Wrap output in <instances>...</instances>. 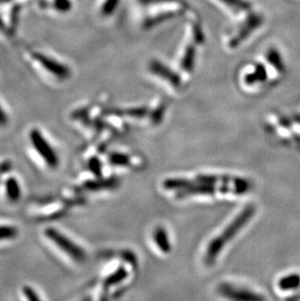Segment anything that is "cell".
Segmentation results:
<instances>
[{
    "label": "cell",
    "instance_id": "obj_20",
    "mask_svg": "<svg viewBox=\"0 0 300 301\" xmlns=\"http://www.w3.org/2000/svg\"><path fill=\"white\" fill-rule=\"evenodd\" d=\"M18 235V229L12 225H0V241L10 240Z\"/></svg>",
    "mask_w": 300,
    "mask_h": 301
},
{
    "label": "cell",
    "instance_id": "obj_6",
    "mask_svg": "<svg viewBox=\"0 0 300 301\" xmlns=\"http://www.w3.org/2000/svg\"><path fill=\"white\" fill-rule=\"evenodd\" d=\"M262 17L259 15H251L245 22V25L243 26V28L240 29L239 33L230 41L229 46L234 48L237 47L243 40H245V38L255 29L258 28L261 24H262Z\"/></svg>",
    "mask_w": 300,
    "mask_h": 301
},
{
    "label": "cell",
    "instance_id": "obj_17",
    "mask_svg": "<svg viewBox=\"0 0 300 301\" xmlns=\"http://www.w3.org/2000/svg\"><path fill=\"white\" fill-rule=\"evenodd\" d=\"M195 61V48L194 46L189 45L187 46L183 59L181 60V68L185 71H191L193 69Z\"/></svg>",
    "mask_w": 300,
    "mask_h": 301
},
{
    "label": "cell",
    "instance_id": "obj_7",
    "mask_svg": "<svg viewBox=\"0 0 300 301\" xmlns=\"http://www.w3.org/2000/svg\"><path fill=\"white\" fill-rule=\"evenodd\" d=\"M149 69L154 74L162 77L163 79L169 81L175 87H179L181 83V79L178 73L174 72L172 69H170L158 60H152L149 64Z\"/></svg>",
    "mask_w": 300,
    "mask_h": 301
},
{
    "label": "cell",
    "instance_id": "obj_16",
    "mask_svg": "<svg viewBox=\"0 0 300 301\" xmlns=\"http://www.w3.org/2000/svg\"><path fill=\"white\" fill-rule=\"evenodd\" d=\"M128 276V272L125 268L123 267H120L118 268L115 272L109 275V277L105 280V286L106 287H111V286H114L116 284H119L121 283L122 281H124L126 279V277Z\"/></svg>",
    "mask_w": 300,
    "mask_h": 301
},
{
    "label": "cell",
    "instance_id": "obj_29",
    "mask_svg": "<svg viewBox=\"0 0 300 301\" xmlns=\"http://www.w3.org/2000/svg\"><path fill=\"white\" fill-rule=\"evenodd\" d=\"M164 110H165V108L162 106V107L158 108L157 110L153 112L152 118H153V121H154V122L160 121V119H161V117H162V115H163Z\"/></svg>",
    "mask_w": 300,
    "mask_h": 301
},
{
    "label": "cell",
    "instance_id": "obj_4",
    "mask_svg": "<svg viewBox=\"0 0 300 301\" xmlns=\"http://www.w3.org/2000/svg\"><path fill=\"white\" fill-rule=\"evenodd\" d=\"M29 139L33 148L46 164L51 168H57L59 166V156L40 131L37 129H32L29 133Z\"/></svg>",
    "mask_w": 300,
    "mask_h": 301
},
{
    "label": "cell",
    "instance_id": "obj_25",
    "mask_svg": "<svg viewBox=\"0 0 300 301\" xmlns=\"http://www.w3.org/2000/svg\"><path fill=\"white\" fill-rule=\"evenodd\" d=\"M89 168L91 170V172L97 176V177H102V165L98 158L93 157L90 159L89 161Z\"/></svg>",
    "mask_w": 300,
    "mask_h": 301
},
{
    "label": "cell",
    "instance_id": "obj_13",
    "mask_svg": "<svg viewBox=\"0 0 300 301\" xmlns=\"http://www.w3.org/2000/svg\"><path fill=\"white\" fill-rule=\"evenodd\" d=\"M300 287V275L299 274H291L282 278L279 281V288L283 291H291L297 290Z\"/></svg>",
    "mask_w": 300,
    "mask_h": 301
},
{
    "label": "cell",
    "instance_id": "obj_26",
    "mask_svg": "<svg viewBox=\"0 0 300 301\" xmlns=\"http://www.w3.org/2000/svg\"><path fill=\"white\" fill-rule=\"evenodd\" d=\"M23 293H24V296L27 298L28 301H39V300H40L39 297L37 296L36 292H35L31 287H28V286L24 287Z\"/></svg>",
    "mask_w": 300,
    "mask_h": 301
},
{
    "label": "cell",
    "instance_id": "obj_10",
    "mask_svg": "<svg viewBox=\"0 0 300 301\" xmlns=\"http://www.w3.org/2000/svg\"><path fill=\"white\" fill-rule=\"evenodd\" d=\"M5 189L8 199L11 202H18L21 198V186L15 178H9L5 181Z\"/></svg>",
    "mask_w": 300,
    "mask_h": 301
},
{
    "label": "cell",
    "instance_id": "obj_3",
    "mask_svg": "<svg viewBox=\"0 0 300 301\" xmlns=\"http://www.w3.org/2000/svg\"><path fill=\"white\" fill-rule=\"evenodd\" d=\"M44 233L50 241H52L56 246L66 253L70 258L77 262H83L86 259V251L81 246L71 241L67 236L62 234L60 230L53 227H48L45 229Z\"/></svg>",
    "mask_w": 300,
    "mask_h": 301
},
{
    "label": "cell",
    "instance_id": "obj_21",
    "mask_svg": "<svg viewBox=\"0 0 300 301\" xmlns=\"http://www.w3.org/2000/svg\"><path fill=\"white\" fill-rule=\"evenodd\" d=\"M109 163L115 166H129L131 159L128 155L122 153H112L109 157Z\"/></svg>",
    "mask_w": 300,
    "mask_h": 301
},
{
    "label": "cell",
    "instance_id": "obj_19",
    "mask_svg": "<svg viewBox=\"0 0 300 301\" xmlns=\"http://www.w3.org/2000/svg\"><path fill=\"white\" fill-rule=\"evenodd\" d=\"M180 14L181 13H177V12H168V13H165V14H161L159 16H156V17H154L152 19L147 20L145 22V24H144V27L146 28H151L153 26H156V25L162 23V22L166 21V20H170L172 18H175V17H177V16H179Z\"/></svg>",
    "mask_w": 300,
    "mask_h": 301
},
{
    "label": "cell",
    "instance_id": "obj_27",
    "mask_svg": "<svg viewBox=\"0 0 300 301\" xmlns=\"http://www.w3.org/2000/svg\"><path fill=\"white\" fill-rule=\"evenodd\" d=\"M55 6L60 11H67L70 9L71 4L69 0H55Z\"/></svg>",
    "mask_w": 300,
    "mask_h": 301
},
{
    "label": "cell",
    "instance_id": "obj_2",
    "mask_svg": "<svg viewBox=\"0 0 300 301\" xmlns=\"http://www.w3.org/2000/svg\"><path fill=\"white\" fill-rule=\"evenodd\" d=\"M251 188L250 181L245 183H198L195 182L189 187L180 189L176 193L177 198H185L195 195H213L216 193H234L244 194Z\"/></svg>",
    "mask_w": 300,
    "mask_h": 301
},
{
    "label": "cell",
    "instance_id": "obj_22",
    "mask_svg": "<svg viewBox=\"0 0 300 301\" xmlns=\"http://www.w3.org/2000/svg\"><path fill=\"white\" fill-rule=\"evenodd\" d=\"M222 1L223 3H225L227 6L231 7L232 9L234 10H238V11H241V10H249L251 5L249 2L245 1V0H220Z\"/></svg>",
    "mask_w": 300,
    "mask_h": 301
},
{
    "label": "cell",
    "instance_id": "obj_30",
    "mask_svg": "<svg viewBox=\"0 0 300 301\" xmlns=\"http://www.w3.org/2000/svg\"><path fill=\"white\" fill-rule=\"evenodd\" d=\"M8 124V116L0 106V127H4Z\"/></svg>",
    "mask_w": 300,
    "mask_h": 301
},
{
    "label": "cell",
    "instance_id": "obj_15",
    "mask_svg": "<svg viewBox=\"0 0 300 301\" xmlns=\"http://www.w3.org/2000/svg\"><path fill=\"white\" fill-rule=\"evenodd\" d=\"M118 184V181L116 180H104V181H91L84 184L85 188L88 190H101V189H107V188H112L115 187Z\"/></svg>",
    "mask_w": 300,
    "mask_h": 301
},
{
    "label": "cell",
    "instance_id": "obj_14",
    "mask_svg": "<svg viewBox=\"0 0 300 301\" xmlns=\"http://www.w3.org/2000/svg\"><path fill=\"white\" fill-rule=\"evenodd\" d=\"M154 241L163 252H169L171 250V244L168 238V234L163 227H157L155 229Z\"/></svg>",
    "mask_w": 300,
    "mask_h": 301
},
{
    "label": "cell",
    "instance_id": "obj_31",
    "mask_svg": "<svg viewBox=\"0 0 300 301\" xmlns=\"http://www.w3.org/2000/svg\"><path fill=\"white\" fill-rule=\"evenodd\" d=\"M161 1H175V0H142V2L145 3H152V2H161Z\"/></svg>",
    "mask_w": 300,
    "mask_h": 301
},
{
    "label": "cell",
    "instance_id": "obj_11",
    "mask_svg": "<svg viewBox=\"0 0 300 301\" xmlns=\"http://www.w3.org/2000/svg\"><path fill=\"white\" fill-rule=\"evenodd\" d=\"M267 78V71L265 66L262 63H257L255 65L254 71L246 74L245 77V82L247 85H253L256 82L265 81Z\"/></svg>",
    "mask_w": 300,
    "mask_h": 301
},
{
    "label": "cell",
    "instance_id": "obj_24",
    "mask_svg": "<svg viewBox=\"0 0 300 301\" xmlns=\"http://www.w3.org/2000/svg\"><path fill=\"white\" fill-rule=\"evenodd\" d=\"M118 3H119V0H107L102 7L103 15H105V16L111 15L114 12V10L117 8Z\"/></svg>",
    "mask_w": 300,
    "mask_h": 301
},
{
    "label": "cell",
    "instance_id": "obj_8",
    "mask_svg": "<svg viewBox=\"0 0 300 301\" xmlns=\"http://www.w3.org/2000/svg\"><path fill=\"white\" fill-rule=\"evenodd\" d=\"M248 181L241 178H230L228 176H214V175H199L195 178V182L198 183H245Z\"/></svg>",
    "mask_w": 300,
    "mask_h": 301
},
{
    "label": "cell",
    "instance_id": "obj_5",
    "mask_svg": "<svg viewBox=\"0 0 300 301\" xmlns=\"http://www.w3.org/2000/svg\"><path fill=\"white\" fill-rule=\"evenodd\" d=\"M34 58L45 67V69H47L59 79H66L69 77L70 70L67 68V66L61 64L60 62L38 53L34 54Z\"/></svg>",
    "mask_w": 300,
    "mask_h": 301
},
{
    "label": "cell",
    "instance_id": "obj_1",
    "mask_svg": "<svg viewBox=\"0 0 300 301\" xmlns=\"http://www.w3.org/2000/svg\"><path fill=\"white\" fill-rule=\"evenodd\" d=\"M255 213V208L253 206H248L244 209L239 216L234 219L223 231L221 235L215 238L208 246L205 254V263L207 265H212L215 263L218 253L225 246V244L232 240V238L245 226L247 221L253 217Z\"/></svg>",
    "mask_w": 300,
    "mask_h": 301
},
{
    "label": "cell",
    "instance_id": "obj_28",
    "mask_svg": "<svg viewBox=\"0 0 300 301\" xmlns=\"http://www.w3.org/2000/svg\"><path fill=\"white\" fill-rule=\"evenodd\" d=\"M193 32H194V40L196 43H203L204 42V34L201 30L200 27H197L195 26L194 29H193Z\"/></svg>",
    "mask_w": 300,
    "mask_h": 301
},
{
    "label": "cell",
    "instance_id": "obj_12",
    "mask_svg": "<svg viewBox=\"0 0 300 301\" xmlns=\"http://www.w3.org/2000/svg\"><path fill=\"white\" fill-rule=\"evenodd\" d=\"M194 183H195L194 181H189L185 179H168L164 181L163 187L165 189H169V190H174V189L180 190L189 187Z\"/></svg>",
    "mask_w": 300,
    "mask_h": 301
},
{
    "label": "cell",
    "instance_id": "obj_9",
    "mask_svg": "<svg viewBox=\"0 0 300 301\" xmlns=\"http://www.w3.org/2000/svg\"><path fill=\"white\" fill-rule=\"evenodd\" d=\"M221 293L222 295L232 299V300H237V301H259L262 300L261 297L255 296L253 294L247 293L245 291H239L230 287H222L221 288Z\"/></svg>",
    "mask_w": 300,
    "mask_h": 301
},
{
    "label": "cell",
    "instance_id": "obj_18",
    "mask_svg": "<svg viewBox=\"0 0 300 301\" xmlns=\"http://www.w3.org/2000/svg\"><path fill=\"white\" fill-rule=\"evenodd\" d=\"M267 60L272 64L273 66L280 72L285 70V63L282 60V57L278 53L277 50L270 49L267 53Z\"/></svg>",
    "mask_w": 300,
    "mask_h": 301
},
{
    "label": "cell",
    "instance_id": "obj_23",
    "mask_svg": "<svg viewBox=\"0 0 300 301\" xmlns=\"http://www.w3.org/2000/svg\"><path fill=\"white\" fill-rule=\"evenodd\" d=\"M148 114V110L146 108H134L129 110H123V115L142 118Z\"/></svg>",
    "mask_w": 300,
    "mask_h": 301
}]
</instances>
